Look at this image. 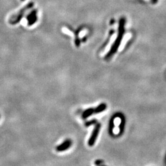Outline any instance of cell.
I'll list each match as a JSON object with an SVG mask.
<instances>
[{"label":"cell","instance_id":"6da1fadb","mask_svg":"<svg viewBox=\"0 0 166 166\" xmlns=\"http://www.w3.org/2000/svg\"><path fill=\"white\" fill-rule=\"evenodd\" d=\"M34 6V3L33 2H30V3H29L28 5H27L26 6H25L22 9H21L17 14H16V15H14L13 17V19L11 21H10V24L11 25H16L17 24H18L22 19L25 13L28 11L29 10L31 9L32 8H33Z\"/></svg>","mask_w":166,"mask_h":166},{"label":"cell","instance_id":"7a4b0ae2","mask_svg":"<svg viewBox=\"0 0 166 166\" xmlns=\"http://www.w3.org/2000/svg\"><path fill=\"white\" fill-rule=\"evenodd\" d=\"M100 129V124H97L95 125V127H94V130H93V132L92 133L91 138H89V142H88V144H89V146H92L95 143V142L96 141V139H97V138L98 137Z\"/></svg>","mask_w":166,"mask_h":166},{"label":"cell","instance_id":"3957f363","mask_svg":"<svg viewBox=\"0 0 166 166\" xmlns=\"http://www.w3.org/2000/svg\"><path fill=\"white\" fill-rule=\"evenodd\" d=\"M117 37H118V34H117V33H114V34H113V35L111 36L110 40V41L108 42V44L106 46L105 48L104 49V50L103 51V52H102V54H101V56H103H103H105L109 52V51H110V49H111V48L113 44L115 42V41H116V38H117Z\"/></svg>","mask_w":166,"mask_h":166},{"label":"cell","instance_id":"277c9868","mask_svg":"<svg viewBox=\"0 0 166 166\" xmlns=\"http://www.w3.org/2000/svg\"><path fill=\"white\" fill-rule=\"evenodd\" d=\"M131 38H132V34H131V33H126V34L123 37L122 40H121V44H120V45H119V48H118V51H119V52L122 51L124 49V48H125L126 44H127V42L131 39Z\"/></svg>","mask_w":166,"mask_h":166},{"label":"cell","instance_id":"5b68a950","mask_svg":"<svg viewBox=\"0 0 166 166\" xmlns=\"http://www.w3.org/2000/svg\"><path fill=\"white\" fill-rule=\"evenodd\" d=\"M72 142L71 140H67L63 143L57 147V151H64L68 149L70 147H71Z\"/></svg>","mask_w":166,"mask_h":166},{"label":"cell","instance_id":"8992f818","mask_svg":"<svg viewBox=\"0 0 166 166\" xmlns=\"http://www.w3.org/2000/svg\"><path fill=\"white\" fill-rule=\"evenodd\" d=\"M114 124H115V125H116V128L114 129L113 132H114V133L117 134V133L119 132V128H118V126H119V125L120 123H121V119H120L119 118H116L114 119Z\"/></svg>","mask_w":166,"mask_h":166},{"label":"cell","instance_id":"52a82bcc","mask_svg":"<svg viewBox=\"0 0 166 166\" xmlns=\"http://www.w3.org/2000/svg\"><path fill=\"white\" fill-rule=\"evenodd\" d=\"M93 113H94V110L91 108V109H88L87 110H86L83 114V118H87V117H89V116H91Z\"/></svg>","mask_w":166,"mask_h":166},{"label":"cell","instance_id":"ba28073f","mask_svg":"<svg viewBox=\"0 0 166 166\" xmlns=\"http://www.w3.org/2000/svg\"><path fill=\"white\" fill-rule=\"evenodd\" d=\"M105 108H106L105 105L102 104V105L98 106L94 110V113H99V112H101V111H103Z\"/></svg>","mask_w":166,"mask_h":166},{"label":"cell","instance_id":"9c48e42d","mask_svg":"<svg viewBox=\"0 0 166 166\" xmlns=\"http://www.w3.org/2000/svg\"><path fill=\"white\" fill-rule=\"evenodd\" d=\"M145 1H147V2H149V1H151V0H145Z\"/></svg>","mask_w":166,"mask_h":166},{"label":"cell","instance_id":"30bf717a","mask_svg":"<svg viewBox=\"0 0 166 166\" xmlns=\"http://www.w3.org/2000/svg\"><path fill=\"white\" fill-rule=\"evenodd\" d=\"M21 1H22V2H24V1H25V0H21Z\"/></svg>","mask_w":166,"mask_h":166}]
</instances>
